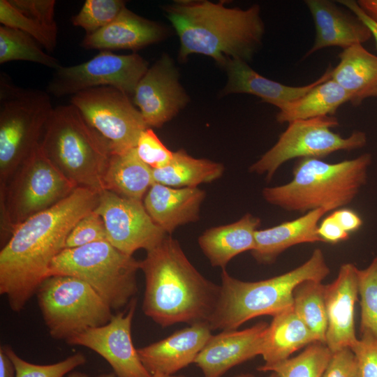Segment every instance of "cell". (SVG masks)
I'll list each match as a JSON object with an SVG mask.
<instances>
[{
    "label": "cell",
    "mask_w": 377,
    "mask_h": 377,
    "mask_svg": "<svg viewBox=\"0 0 377 377\" xmlns=\"http://www.w3.org/2000/svg\"><path fill=\"white\" fill-rule=\"evenodd\" d=\"M99 191L77 187L54 206L17 226L0 251V293L20 312L47 278L77 221L96 207Z\"/></svg>",
    "instance_id": "6da1fadb"
},
{
    "label": "cell",
    "mask_w": 377,
    "mask_h": 377,
    "mask_svg": "<svg viewBox=\"0 0 377 377\" xmlns=\"http://www.w3.org/2000/svg\"><path fill=\"white\" fill-rule=\"evenodd\" d=\"M145 279L144 313L163 327L207 322L220 290L190 262L171 235L147 251L140 261Z\"/></svg>",
    "instance_id": "7a4b0ae2"
},
{
    "label": "cell",
    "mask_w": 377,
    "mask_h": 377,
    "mask_svg": "<svg viewBox=\"0 0 377 377\" xmlns=\"http://www.w3.org/2000/svg\"><path fill=\"white\" fill-rule=\"evenodd\" d=\"M163 9L178 35L182 60L200 54L223 67L229 59L248 63L261 45L265 24L257 4L242 9L223 1L181 0Z\"/></svg>",
    "instance_id": "3957f363"
},
{
    "label": "cell",
    "mask_w": 377,
    "mask_h": 377,
    "mask_svg": "<svg viewBox=\"0 0 377 377\" xmlns=\"http://www.w3.org/2000/svg\"><path fill=\"white\" fill-rule=\"evenodd\" d=\"M323 252L316 249L302 265L281 275L258 281H243L221 274L218 300L208 323L212 330H237L254 318L272 317L293 307L295 288L306 280L322 281L330 274Z\"/></svg>",
    "instance_id": "277c9868"
},
{
    "label": "cell",
    "mask_w": 377,
    "mask_h": 377,
    "mask_svg": "<svg viewBox=\"0 0 377 377\" xmlns=\"http://www.w3.org/2000/svg\"><path fill=\"white\" fill-rule=\"evenodd\" d=\"M371 161L369 153L334 163L300 158L293 169L290 182L265 187L262 195L267 203L288 212L306 213L319 208L334 211L357 195L367 183Z\"/></svg>",
    "instance_id": "5b68a950"
},
{
    "label": "cell",
    "mask_w": 377,
    "mask_h": 377,
    "mask_svg": "<svg viewBox=\"0 0 377 377\" xmlns=\"http://www.w3.org/2000/svg\"><path fill=\"white\" fill-rule=\"evenodd\" d=\"M40 146L52 163L77 187L101 191L110 145L71 103L54 108Z\"/></svg>",
    "instance_id": "8992f818"
},
{
    "label": "cell",
    "mask_w": 377,
    "mask_h": 377,
    "mask_svg": "<svg viewBox=\"0 0 377 377\" xmlns=\"http://www.w3.org/2000/svg\"><path fill=\"white\" fill-rule=\"evenodd\" d=\"M0 191L39 145L53 110L50 95L0 76Z\"/></svg>",
    "instance_id": "52a82bcc"
},
{
    "label": "cell",
    "mask_w": 377,
    "mask_h": 377,
    "mask_svg": "<svg viewBox=\"0 0 377 377\" xmlns=\"http://www.w3.org/2000/svg\"><path fill=\"white\" fill-rule=\"evenodd\" d=\"M140 261L101 241L63 249L52 260L47 276H70L88 283L112 309L126 305L137 293Z\"/></svg>",
    "instance_id": "ba28073f"
},
{
    "label": "cell",
    "mask_w": 377,
    "mask_h": 377,
    "mask_svg": "<svg viewBox=\"0 0 377 377\" xmlns=\"http://www.w3.org/2000/svg\"><path fill=\"white\" fill-rule=\"evenodd\" d=\"M76 185L47 158L40 144L0 191L1 243L34 215L68 196Z\"/></svg>",
    "instance_id": "9c48e42d"
},
{
    "label": "cell",
    "mask_w": 377,
    "mask_h": 377,
    "mask_svg": "<svg viewBox=\"0 0 377 377\" xmlns=\"http://www.w3.org/2000/svg\"><path fill=\"white\" fill-rule=\"evenodd\" d=\"M36 295L50 334L66 341L88 329L108 323L112 309L88 283L70 276L45 278Z\"/></svg>",
    "instance_id": "30bf717a"
},
{
    "label": "cell",
    "mask_w": 377,
    "mask_h": 377,
    "mask_svg": "<svg viewBox=\"0 0 377 377\" xmlns=\"http://www.w3.org/2000/svg\"><path fill=\"white\" fill-rule=\"evenodd\" d=\"M339 126L334 116H323L288 123L276 142L249 168L269 181L286 162L294 158H322L338 151H351L367 144L365 133L355 131L344 138L332 131Z\"/></svg>",
    "instance_id": "8fae6325"
},
{
    "label": "cell",
    "mask_w": 377,
    "mask_h": 377,
    "mask_svg": "<svg viewBox=\"0 0 377 377\" xmlns=\"http://www.w3.org/2000/svg\"><path fill=\"white\" fill-rule=\"evenodd\" d=\"M71 103L110 145L111 154L136 147L148 127L128 95L112 87L89 89L71 96Z\"/></svg>",
    "instance_id": "7c38bea8"
},
{
    "label": "cell",
    "mask_w": 377,
    "mask_h": 377,
    "mask_svg": "<svg viewBox=\"0 0 377 377\" xmlns=\"http://www.w3.org/2000/svg\"><path fill=\"white\" fill-rule=\"evenodd\" d=\"M148 68L147 61L137 53L116 54L103 50L86 62L55 70L47 92L61 97L89 89L112 87L133 95Z\"/></svg>",
    "instance_id": "4fadbf2b"
},
{
    "label": "cell",
    "mask_w": 377,
    "mask_h": 377,
    "mask_svg": "<svg viewBox=\"0 0 377 377\" xmlns=\"http://www.w3.org/2000/svg\"><path fill=\"white\" fill-rule=\"evenodd\" d=\"M94 211L104 221L108 242L129 256L155 248L169 235L153 221L142 200L103 190Z\"/></svg>",
    "instance_id": "5bb4252c"
},
{
    "label": "cell",
    "mask_w": 377,
    "mask_h": 377,
    "mask_svg": "<svg viewBox=\"0 0 377 377\" xmlns=\"http://www.w3.org/2000/svg\"><path fill=\"white\" fill-rule=\"evenodd\" d=\"M136 304L133 298L128 310L113 315L105 325L88 329L66 342L88 348L101 355L116 377H151L133 343L131 326Z\"/></svg>",
    "instance_id": "9a60e30c"
},
{
    "label": "cell",
    "mask_w": 377,
    "mask_h": 377,
    "mask_svg": "<svg viewBox=\"0 0 377 377\" xmlns=\"http://www.w3.org/2000/svg\"><path fill=\"white\" fill-rule=\"evenodd\" d=\"M148 127L160 128L172 119L188 103V96L179 81L172 59L163 54L149 67L133 93Z\"/></svg>",
    "instance_id": "2e32d148"
},
{
    "label": "cell",
    "mask_w": 377,
    "mask_h": 377,
    "mask_svg": "<svg viewBox=\"0 0 377 377\" xmlns=\"http://www.w3.org/2000/svg\"><path fill=\"white\" fill-rule=\"evenodd\" d=\"M268 326L267 323L260 321L244 330L212 334L194 363L204 377H222L231 368L261 355Z\"/></svg>",
    "instance_id": "e0dca14e"
},
{
    "label": "cell",
    "mask_w": 377,
    "mask_h": 377,
    "mask_svg": "<svg viewBox=\"0 0 377 377\" xmlns=\"http://www.w3.org/2000/svg\"><path fill=\"white\" fill-rule=\"evenodd\" d=\"M357 269L352 263H344L336 279L325 285V344L332 353L344 348H351L358 339L354 320L355 304L359 295Z\"/></svg>",
    "instance_id": "ac0fdd59"
},
{
    "label": "cell",
    "mask_w": 377,
    "mask_h": 377,
    "mask_svg": "<svg viewBox=\"0 0 377 377\" xmlns=\"http://www.w3.org/2000/svg\"><path fill=\"white\" fill-rule=\"evenodd\" d=\"M207 322L189 325L165 339L138 349L140 360L151 374L172 376L194 363L212 335Z\"/></svg>",
    "instance_id": "d6986e66"
},
{
    "label": "cell",
    "mask_w": 377,
    "mask_h": 377,
    "mask_svg": "<svg viewBox=\"0 0 377 377\" xmlns=\"http://www.w3.org/2000/svg\"><path fill=\"white\" fill-rule=\"evenodd\" d=\"M223 67L227 71L228 80L223 94H252L279 110L301 98L320 82L330 79L332 72L330 65L318 80L306 85L294 87L261 75L241 59H229Z\"/></svg>",
    "instance_id": "ffe728a7"
},
{
    "label": "cell",
    "mask_w": 377,
    "mask_h": 377,
    "mask_svg": "<svg viewBox=\"0 0 377 377\" xmlns=\"http://www.w3.org/2000/svg\"><path fill=\"white\" fill-rule=\"evenodd\" d=\"M167 30L161 24L142 17L126 7L110 24L86 34L80 46L87 50H137L163 40Z\"/></svg>",
    "instance_id": "44dd1931"
},
{
    "label": "cell",
    "mask_w": 377,
    "mask_h": 377,
    "mask_svg": "<svg viewBox=\"0 0 377 377\" xmlns=\"http://www.w3.org/2000/svg\"><path fill=\"white\" fill-rule=\"evenodd\" d=\"M206 196L198 187L175 188L154 183L143 205L153 220L167 235L179 226L196 222Z\"/></svg>",
    "instance_id": "7402d4cb"
},
{
    "label": "cell",
    "mask_w": 377,
    "mask_h": 377,
    "mask_svg": "<svg viewBox=\"0 0 377 377\" xmlns=\"http://www.w3.org/2000/svg\"><path fill=\"white\" fill-rule=\"evenodd\" d=\"M316 28L314 43L305 54L307 57L326 47H340L343 50L367 41L371 34L356 17L346 13L335 3L327 0H306Z\"/></svg>",
    "instance_id": "603a6c76"
},
{
    "label": "cell",
    "mask_w": 377,
    "mask_h": 377,
    "mask_svg": "<svg viewBox=\"0 0 377 377\" xmlns=\"http://www.w3.org/2000/svg\"><path fill=\"white\" fill-rule=\"evenodd\" d=\"M328 212L319 208L277 226L258 229L255 234L256 246L251 251L260 264H272L288 248L304 243L323 242L318 233L319 221Z\"/></svg>",
    "instance_id": "cb8c5ba5"
},
{
    "label": "cell",
    "mask_w": 377,
    "mask_h": 377,
    "mask_svg": "<svg viewBox=\"0 0 377 377\" xmlns=\"http://www.w3.org/2000/svg\"><path fill=\"white\" fill-rule=\"evenodd\" d=\"M260 224L259 217L246 213L233 223L207 229L198 237V245L212 267L226 269L235 256L254 249Z\"/></svg>",
    "instance_id": "d4e9b609"
},
{
    "label": "cell",
    "mask_w": 377,
    "mask_h": 377,
    "mask_svg": "<svg viewBox=\"0 0 377 377\" xmlns=\"http://www.w3.org/2000/svg\"><path fill=\"white\" fill-rule=\"evenodd\" d=\"M339 57L331 78L349 94L350 103L357 105L366 98H377V56L357 44Z\"/></svg>",
    "instance_id": "484cf974"
},
{
    "label": "cell",
    "mask_w": 377,
    "mask_h": 377,
    "mask_svg": "<svg viewBox=\"0 0 377 377\" xmlns=\"http://www.w3.org/2000/svg\"><path fill=\"white\" fill-rule=\"evenodd\" d=\"M316 341H318L316 335L292 307L273 316L265 335L261 355L265 364H273Z\"/></svg>",
    "instance_id": "4316f807"
},
{
    "label": "cell",
    "mask_w": 377,
    "mask_h": 377,
    "mask_svg": "<svg viewBox=\"0 0 377 377\" xmlns=\"http://www.w3.org/2000/svg\"><path fill=\"white\" fill-rule=\"evenodd\" d=\"M154 183L152 169L139 158L135 148L111 154L103 179V190L142 200Z\"/></svg>",
    "instance_id": "83f0119b"
},
{
    "label": "cell",
    "mask_w": 377,
    "mask_h": 377,
    "mask_svg": "<svg viewBox=\"0 0 377 377\" xmlns=\"http://www.w3.org/2000/svg\"><path fill=\"white\" fill-rule=\"evenodd\" d=\"M350 101L349 94L330 78L280 109L276 121L289 123L295 120L333 116L341 105Z\"/></svg>",
    "instance_id": "f1b7e54d"
},
{
    "label": "cell",
    "mask_w": 377,
    "mask_h": 377,
    "mask_svg": "<svg viewBox=\"0 0 377 377\" xmlns=\"http://www.w3.org/2000/svg\"><path fill=\"white\" fill-rule=\"evenodd\" d=\"M223 164L207 158H197L180 149L174 152L173 158L165 167L152 169L154 183L184 188L198 187L221 177Z\"/></svg>",
    "instance_id": "f546056e"
},
{
    "label": "cell",
    "mask_w": 377,
    "mask_h": 377,
    "mask_svg": "<svg viewBox=\"0 0 377 377\" xmlns=\"http://www.w3.org/2000/svg\"><path fill=\"white\" fill-rule=\"evenodd\" d=\"M325 289L322 281L306 280L300 283L293 293L294 311L323 343L327 327Z\"/></svg>",
    "instance_id": "4dcf8cb0"
},
{
    "label": "cell",
    "mask_w": 377,
    "mask_h": 377,
    "mask_svg": "<svg viewBox=\"0 0 377 377\" xmlns=\"http://www.w3.org/2000/svg\"><path fill=\"white\" fill-rule=\"evenodd\" d=\"M12 61L36 63L54 70L61 66L56 57L45 52L31 36L18 29L0 26V64Z\"/></svg>",
    "instance_id": "1f68e13d"
},
{
    "label": "cell",
    "mask_w": 377,
    "mask_h": 377,
    "mask_svg": "<svg viewBox=\"0 0 377 377\" xmlns=\"http://www.w3.org/2000/svg\"><path fill=\"white\" fill-rule=\"evenodd\" d=\"M332 355L325 343L316 341L294 357L273 364H264L257 370L274 372L278 377H322Z\"/></svg>",
    "instance_id": "d6a6232c"
},
{
    "label": "cell",
    "mask_w": 377,
    "mask_h": 377,
    "mask_svg": "<svg viewBox=\"0 0 377 377\" xmlns=\"http://www.w3.org/2000/svg\"><path fill=\"white\" fill-rule=\"evenodd\" d=\"M360 296V334L367 332L377 339V256L364 269H357Z\"/></svg>",
    "instance_id": "836d02e7"
},
{
    "label": "cell",
    "mask_w": 377,
    "mask_h": 377,
    "mask_svg": "<svg viewBox=\"0 0 377 377\" xmlns=\"http://www.w3.org/2000/svg\"><path fill=\"white\" fill-rule=\"evenodd\" d=\"M126 8L122 0H87L80 11L71 17L73 26L93 34L114 21Z\"/></svg>",
    "instance_id": "e575fe53"
},
{
    "label": "cell",
    "mask_w": 377,
    "mask_h": 377,
    "mask_svg": "<svg viewBox=\"0 0 377 377\" xmlns=\"http://www.w3.org/2000/svg\"><path fill=\"white\" fill-rule=\"evenodd\" d=\"M3 346L14 364L15 377H64L86 362L85 356L77 353L54 364H35L22 359L10 346Z\"/></svg>",
    "instance_id": "d590c367"
},
{
    "label": "cell",
    "mask_w": 377,
    "mask_h": 377,
    "mask_svg": "<svg viewBox=\"0 0 377 377\" xmlns=\"http://www.w3.org/2000/svg\"><path fill=\"white\" fill-rule=\"evenodd\" d=\"M0 22L3 26L29 34L49 52H52L56 47L57 37L19 11L9 0H0Z\"/></svg>",
    "instance_id": "8d00e7d4"
},
{
    "label": "cell",
    "mask_w": 377,
    "mask_h": 377,
    "mask_svg": "<svg viewBox=\"0 0 377 377\" xmlns=\"http://www.w3.org/2000/svg\"><path fill=\"white\" fill-rule=\"evenodd\" d=\"M108 241L104 221L94 210L74 226L65 242L64 249L76 248L91 243Z\"/></svg>",
    "instance_id": "74e56055"
},
{
    "label": "cell",
    "mask_w": 377,
    "mask_h": 377,
    "mask_svg": "<svg viewBox=\"0 0 377 377\" xmlns=\"http://www.w3.org/2000/svg\"><path fill=\"white\" fill-rule=\"evenodd\" d=\"M135 150L139 158L151 169L167 166L172 160L174 154L149 127L140 135Z\"/></svg>",
    "instance_id": "f35d334b"
},
{
    "label": "cell",
    "mask_w": 377,
    "mask_h": 377,
    "mask_svg": "<svg viewBox=\"0 0 377 377\" xmlns=\"http://www.w3.org/2000/svg\"><path fill=\"white\" fill-rule=\"evenodd\" d=\"M9 1L22 13L35 20L51 34L57 37L54 0H9Z\"/></svg>",
    "instance_id": "ab89813d"
},
{
    "label": "cell",
    "mask_w": 377,
    "mask_h": 377,
    "mask_svg": "<svg viewBox=\"0 0 377 377\" xmlns=\"http://www.w3.org/2000/svg\"><path fill=\"white\" fill-rule=\"evenodd\" d=\"M351 349L357 358L361 377H377V339L369 333H362Z\"/></svg>",
    "instance_id": "60d3db41"
},
{
    "label": "cell",
    "mask_w": 377,
    "mask_h": 377,
    "mask_svg": "<svg viewBox=\"0 0 377 377\" xmlns=\"http://www.w3.org/2000/svg\"><path fill=\"white\" fill-rule=\"evenodd\" d=\"M322 377H361L358 362L350 348L332 353Z\"/></svg>",
    "instance_id": "b9f144b4"
},
{
    "label": "cell",
    "mask_w": 377,
    "mask_h": 377,
    "mask_svg": "<svg viewBox=\"0 0 377 377\" xmlns=\"http://www.w3.org/2000/svg\"><path fill=\"white\" fill-rule=\"evenodd\" d=\"M318 233L323 242L337 244L347 240L350 234L347 232L331 213L319 223Z\"/></svg>",
    "instance_id": "7bdbcfd3"
},
{
    "label": "cell",
    "mask_w": 377,
    "mask_h": 377,
    "mask_svg": "<svg viewBox=\"0 0 377 377\" xmlns=\"http://www.w3.org/2000/svg\"><path fill=\"white\" fill-rule=\"evenodd\" d=\"M332 214L349 234L359 230L363 224L362 219L353 209L342 207L333 211Z\"/></svg>",
    "instance_id": "ee69618b"
},
{
    "label": "cell",
    "mask_w": 377,
    "mask_h": 377,
    "mask_svg": "<svg viewBox=\"0 0 377 377\" xmlns=\"http://www.w3.org/2000/svg\"><path fill=\"white\" fill-rule=\"evenodd\" d=\"M337 2L348 8L369 29L377 47V22L364 12L356 1L340 0Z\"/></svg>",
    "instance_id": "f6af8a7d"
},
{
    "label": "cell",
    "mask_w": 377,
    "mask_h": 377,
    "mask_svg": "<svg viewBox=\"0 0 377 377\" xmlns=\"http://www.w3.org/2000/svg\"><path fill=\"white\" fill-rule=\"evenodd\" d=\"M0 377H15L14 364L3 346L0 348Z\"/></svg>",
    "instance_id": "bcb514c9"
},
{
    "label": "cell",
    "mask_w": 377,
    "mask_h": 377,
    "mask_svg": "<svg viewBox=\"0 0 377 377\" xmlns=\"http://www.w3.org/2000/svg\"><path fill=\"white\" fill-rule=\"evenodd\" d=\"M357 2L364 12L377 22V0H359Z\"/></svg>",
    "instance_id": "7dc6e473"
},
{
    "label": "cell",
    "mask_w": 377,
    "mask_h": 377,
    "mask_svg": "<svg viewBox=\"0 0 377 377\" xmlns=\"http://www.w3.org/2000/svg\"><path fill=\"white\" fill-rule=\"evenodd\" d=\"M97 377H116L114 373H103L98 375ZM151 377H186L183 375H163V374H153Z\"/></svg>",
    "instance_id": "c3c4849f"
},
{
    "label": "cell",
    "mask_w": 377,
    "mask_h": 377,
    "mask_svg": "<svg viewBox=\"0 0 377 377\" xmlns=\"http://www.w3.org/2000/svg\"><path fill=\"white\" fill-rule=\"evenodd\" d=\"M66 377H89V376L80 371H71Z\"/></svg>",
    "instance_id": "681fc988"
},
{
    "label": "cell",
    "mask_w": 377,
    "mask_h": 377,
    "mask_svg": "<svg viewBox=\"0 0 377 377\" xmlns=\"http://www.w3.org/2000/svg\"><path fill=\"white\" fill-rule=\"evenodd\" d=\"M235 377H255V376L251 374H242L236 376Z\"/></svg>",
    "instance_id": "f907efd6"
},
{
    "label": "cell",
    "mask_w": 377,
    "mask_h": 377,
    "mask_svg": "<svg viewBox=\"0 0 377 377\" xmlns=\"http://www.w3.org/2000/svg\"><path fill=\"white\" fill-rule=\"evenodd\" d=\"M268 377H278V376L276 375V373L272 372V373L268 376Z\"/></svg>",
    "instance_id": "816d5d0a"
}]
</instances>
